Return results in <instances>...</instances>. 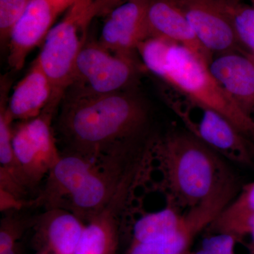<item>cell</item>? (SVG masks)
Instances as JSON below:
<instances>
[{"label": "cell", "mask_w": 254, "mask_h": 254, "mask_svg": "<svg viewBox=\"0 0 254 254\" xmlns=\"http://www.w3.org/2000/svg\"></svg>", "instance_id": "obj_30"}, {"label": "cell", "mask_w": 254, "mask_h": 254, "mask_svg": "<svg viewBox=\"0 0 254 254\" xmlns=\"http://www.w3.org/2000/svg\"><path fill=\"white\" fill-rule=\"evenodd\" d=\"M32 0H0V38L8 43L13 27Z\"/></svg>", "instance_id": "obj_23"}, {"label": "cell", "mask_w": 254, "mask_h": 254, "mask_svg": "<svg viewBox=\"0 0 254 254\" xmlns=\"http://www.w3.org/2000/svg\"><path fill=\"white\" fill-rule=\"evenodd\" d=\"M208 68L222 88L251 116L254 108V58L232 52L211 59Z\"/></svg>", "instance_id": "obj_13"}, {"label": "cell", "mask_w": 254, "mask_h": 254, "mask_svg": "<svg viewBox=\"0 0 254 254\" xmlns=\"http://www.w3.org/2000/svg\"><path fill=\"white\" fill-rule=\"evenodd\" d=\"M36 226L46 254H74L85 228L81 218L63 208L47 209Z\"/></svg>", "instance_id": "obj_17"}, {"label": "cell", "mask_w": 254, "mask_h": 254, "mask_svg": "<svg viewBox=\"0 0 254 254\" xmlns=\"http://www.w3.org/2000/svg\"><path fill=\"white\" fill-rule=\"evenodd\" d=\"M201 46L210 55L232 52L239 43L223 0H177Z\"/></svg>", "instance_id": "obj_10"}, {"label": "cell", "mask_w": 254, "mask_h": 254, "mask_svg": "<svg viewBox=\"0 0 254 254\" xmlns=\"http://www.w3.org/2000/svg\"><path fill=\"white\" fill-rule=\"evenodd\" d=\"M129 0H94L88 11L87 21L91 23L95 17L107 16L112 10Z\"/></svg>", "instance_id": "obj_25"}, {"label": "cell", "mask_w": 254, "mask_h": 254, "mask_svg": "<svg viewBox=\"0 0 254 254\" xmlns=\"http://www.w3.org/2000/svg\"><path fill=\"white\" fill-rule=\"evenodd\" d=\"M188 254H190V253H189Z\"/></svg>", "instance_id": "obj_29"}, {"label": "cell", "mask_w": 254, "mask_h": 254, "mask_svg": "<svg viewBox=\"0 0 254 254\" xmlns=\"http://www.w3.org/2000/svg\"><path fill=\"white\" fill-rule=\"evenodd\" d=\"M165 93L169 106L190 134L222 158L237 163H252L250 145L244 135L223 115L170 87Z\"/></svg>", "instance_id": "obj_5"}, {"label": "cell", "mask_w": 254, "mask_h": 254, "mask_svg": "<svg viewBox=\"0 0 254 254\" xmlns=\"http://www.w3.org/2000/svg\"><path fill=\"white\" fill-rule=\"evenodd\" d=\"M93 1L73 0L63 19L50 30L37 58L53 84L55 103H59L72 81L76 58L87 41V14Z\"/></svg>", "instance_id": "obj_4"}, {"label": "cell", "mask_w": 254, "mask_h": 254, "mask_svg": "<svg viewBox=\"0 0 254 254\" xmlns=\"http://www.w3.org/2000/svg\"><path fill=\"white\" fill-rule=\"evenodd\" d=\"M213 233H225L237 237L240 242L245 237L254 249V210L233 199L208 227Z\"/></svg>", "instance_id": "obj_20"}, {"label": "cell", "mask_w": 254, "mask_h": 254, "mask_svg": "<svg viewBox=\"0 0 254 254\" xmlns=\"http://www.w3.org/2000/svg\"><path fill=\"white\" fill-rule=\"evenodd\" d=\"M238 243L240 241L233 235L214 233L203 241L198 250L190 254H237L235 247Z\"/></svg>", "instance_id": "obj_24"}, {"label": "cell", "mask_w": 254, "mask_h": 254, "mask_svg": "<svg viewBox=\"0 0 254 254\" xmlns=\"http://www.w3.org/2000/svg\"><path fill=\"white\" fill-rule=\"evenodd\" d=\"M158 158L167 198L180 209L193 208L232 177L215 153L190 133L150 139Z\"/></svg>", "instance_id": "obj_2"}, {"label": "cell", "mask_w": 254, "mask_h": 254, "mask_svg": "<svg viewBox=\"0 0 254 254\" xmlns=\"http://www.w3.org/2000/svg\"><path fill=\"white\" fill-rule=\"evenodd\" d=\"M53 97V84L36 58L8 100V113L13 121H28L39 116Z\"/></svg>", "instance_id": "obj_16"}, {"label": "cell", "mask_w": 254, "mask_h": 254, "mask_svg": "<svg viewBox=\"0 0 254 254\" xmlns=\"http://www.w3.org/2000/svg\"><path fill=\"white\" fill-rule=\"evenodd\" d=\"M27 225V220L14 213L9 214L1 220L0 254H17L18 240Z\"/></svg>", "instance_id": "obj_22"}, {"label": "cell", "mask_w": 254, "mask_h": 254, "mask_svg": "<svg viewBox=\"0 0 254 254\" xmlns=\"http://www.w3.org/2000/svg\"><path fill=\"white\" fill-rule=\"evenodd\" d=\"M136 63L131 54L114 53L99 42L85 43L75 63L67 90L90 94L123 91L133 81Z\"/></svg>", "instance_id": "obj_7"}, {"label": "cell", "mask_w": 254, "mask_h": 254, "mask_svg": "<svg viewBox=\"0 0 254 254\" xmlns=\"http://www.w3.org/2000/svg\"></svg>", "instance_id": "obj_28"}, {"label": "cell", "mask_w": 254, "mask_h": 254, "mask_svg": "<svg viewBox=\"0 0 254 254\" xmlns=\"http://www.w3.org/2000/svg\"><path fill=\"white\" fill-rule=\"evenodd\" d=\"M62 11L50 0H32L10 34L7 43L10 67L16 71L23 67L31 52L44 43Z\"/></svg>", "instance_id": "obj_12"}, {"label": "cell", "mask_w": 254, "mask_h": 254, "mask_svg": "<svg viewBox=\"0 0 254 254\" xmlns=\"http://www.w3.org/2000/svg\"><path fill=\"white\" fill-rule=\"evenodd\" d=\"M67 91L59 120L66 153L98 160L141 135L147 111L136 95L124 90L107 94Z\"/></svg>", "instance_id": "obj_1"}, {"label": "cell", "mask_w": 254, "mask_h": 254, "mask_svg": "<svg viewBox=\"0 0 254 254\" xmlns=\"http://www.w3.org/2000/svg\"><path fill=\"white\" fill-rule=\"evenodd\" d=\"M148 2L129 0L112 10L102 28L100 44L114 53L131 54L151 37L147 18Z\"/></svg>", "instance_id": "obj_11"}, {"label": "cell", "mask_w": 254, "mask_h": 254, "mask_svg": "<svg viewBox=\"0 0 254 254\" xmlns=\"http://www.w3.org/2000/svg\"><path fill=\"white\" fill-rule=\"evenodd\" d=\"M151 37L187 47L209 63L210 55L197 39L186 15L177 0H149L147 10Z\"/></svg>", "instance_id": "obj_14"}, {"label": "cell", "mask_w": 254, "mask_h": 254, "mask_svg": "<svg viewBox=\"0 0 254 254\" xmlns=\"http://www.w3.org/2000/svg\"><path fill=\"white\" fill-rule=\"evenodd\" d=\"M239 43L244 45L254 58V8L234 1L223 0Z\"/></svg>", "instance_id": "obj_21"}, {"label": "cell", "mask_w": 254, "mask_h": 254, "mask_svg": "<svg viewBox=\"0 0 254 254\" xmlns=\"http://www.w3.org/2000/svg\"><path fill=\"white\" fill-rule=\"evenodd\" d=\"M186 213L170 203L160 210L145 214L135 222L132 244L153 242L173 235L181 227Z\"/></svg>", "instance_id": "obj_19"}, {"label": "cell", "mask_w": 254, "mask_h": 254, "mask_svg": "<svg viewBox=\"0 0 254 254\" xmlns=\"http://www.w3.org/2000/svg\"><path fill=\"white\" fill-rule=\"evenodd\" d=\"M230 202L226 192L217 190L187 210L181 227L173 235L145 243L132 244L125 254H188L195 239L208 228Z\"/></svg>", "instance_id": "obj_9"}, {"label": "cell", "mask_w": 254, "mask_h": 254, "mask_svg": "<svg viewBox=\"0 0 254 254\" xmlns=\"http://www.w3.org/2000/svg\"><path fill=\"white\" fill-rule=\"evenodd\" d=\"M56 107L49 104L39 116L12 127L15 158L31 189L48 176L61 157L51 125Z\"/></svg>", "instance_id": "obj_8"}, {"label": "cell", "mask_w": 254, "mask_h": 254, "mask_svg": "<svg viewBox=\"0 0 254 254\" xmlns=\"http://www.w3.org/2000/svg\"><path fill=\"white\" fill-rule=\"evenodd\" d=\"M235 200L241 205L254 210V182L246 185Z\"/></svg>", "instance_id": "obj_26"}, {"label": "cell", "mask_w": 254, "mask_h": 254, "mask_svg": "<svg viewBox=\"0 0 254 254\" xmlns=\"http://www.w3.org/2000/svg\"><path fill=\"white\" fill-rule=\"evenodd\" d=\"M193 50L170 42L163 64L155 76L195 101L223 115L245 136L254 135V120L237 104Z\"/></svg>", "instance_id": "obj_3"}, {"label": "cell", "mask_w": 254, "mask_h": 254, "mask_svg": "<svg viewBox=\"0 0 254 254\" xmlns=\"http://www.w3.org/2000/svg\"><path fill=\"white\" fill-rule=\"evenodd\" d=\"M4 90L3 86L0 102V190L23 201L31 187L15 158L11 143L13 120L8 113Z\"/></svg>", "instance_id": "obj_18"}, {"label": "cell", "mask_w": 254, "mask_h": 254, "mask_svg": "<svg viewBox=\"0 0 254 254\" xmlns=\"http://www.w3.org/2000/svg\"><path fill=\"white\" fill-rule=\"evenodd\" d=\"M50 1L63 11L64 10L67 9L69 7L73 0H50Z\"/></svg>", "instance_id": "obj_27"}, {"label": "cell", "mask_w": 254, "mask_h": 254, "mask_svg": "<svg viewBox=\"0 0 254 254\" xmlns=\"http://www.w3.org/2000/svg\"><path fill=\"white\" fill-rule=\"evenodd\" d=\"M96 160L65 153L50 170L46 185L33 203L46 209L60 208L63 198H68L91 173Z\"/></svg>", "instance_id": "obj_15"}, {"label": "cell", "mask_w": 254, "mask_h": 254, "mask_svg": "<svg viewBox=\"0 0 254 254\" xmlns=\"http://www.w3.org/2000/svg\"><path fill=\"white\" fill-rule=\"evenodd\" d=\"M138 138L114 148L96 160L80 186L68 197L71 211L89 220L109 201L124 179L148 153L149 141L143 146Z\"/></svg>", "instance_id": "obj_6"}]
</instances>
